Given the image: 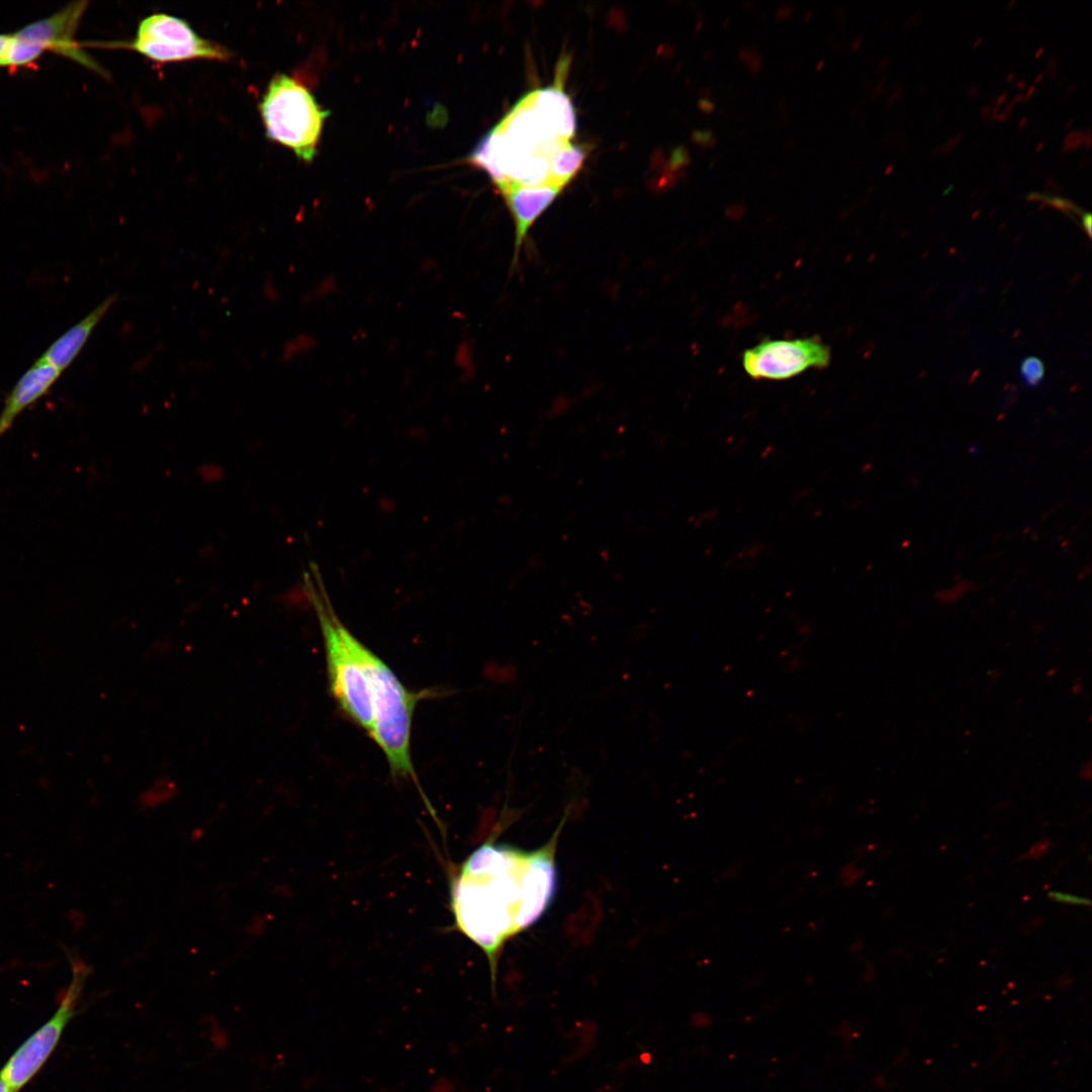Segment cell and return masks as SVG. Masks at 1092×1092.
<instances>
[{
  "mask_svg": "<svg viewBox=\"0 0 1092 1092\" xmlns=\"http://www.w3.org/2000/svg\"><path fill=\"white\" fill-rule=\"evenodd\" d=\"M61 374L62 371L40 358L35 360L5 398L0 414V437L10 430L15 419L24 410L49 392Z\"/></svg>",
  "mask_w": 1092,
  "mask_h": 1092,
  "instance_id": "10",
  "label": "cell"
},
{
  "mask_svg": "<svg viewBox=\"0 0 1092 1092\" xmlns=\"http://www.w3.org/2000/svg\"><path fill=\"white\" fill-rule=\"evenodd\" d=\"M699 106H700V107L702 108V110H704L705 112H711V111H713V110H714V108H715V104H714V102H712V101H710V100H708V99H706V98H702V99H701V100L699 101Z\"/></svg>",
  "mask_w": 1092,
  "mask_h": 1092,
  "instance_id": "20",
  "label": "cell"
},
{
  "mask_svg": "<svg viewBox=\"0 0 1092 1092\" xmlns=\"http://www.w3.org/2000/svg\"><path fill=\"white\" fill-rule=\"evenodd\" d=\"M562 189L563 187L548 181L535 186L509 182L499 190L514 222L512 268H516L519 263L522 249L533 224L552 204Z\"/></svg>",
  "mask_w": 1092,
  "mask_h": 1092,
  "instance_id": "9",
  "label": "cell"
},
{
  "mask_svg": "<svg viewBox=\"0 0 1092 1092\" xmlns=\"http://www.w3.org/2000/svg\"><path fill=\"white\" fill-rule=\"evenodd\" d=\"M365 660L373 706L370 737L383 752L390 775L418 785L411 755V736L414 712L422 694L404 687L393 670L368 647Z\"/></svg>",
  "mask_w": 1092,
  "mask_h": 1092,
  "instance_id": "3",
  "label": "cell"
},
{
  "mask_svg": "<svg viewBox=\"0 0 1092 1092\" xmlns=\"http://www.w3.org/2000/svg\"><path fill=\"white\" fill-rule=\"evenodd\" d=\"M830 359V348L812 337L762 341L744 352L742 364L753 379L784 380L811 368H825Z\"/></svg>",
  "mask_w": 1092,
  "mask_h": 1092,
  "instance_id": "7",
  "label": "cell"
},
{
  "mask_svg": "<svg viewBox=\"0 0 1092 1092\" xmlns=\"http://www.w3.org/2000/svg\"><path fill=\"white\" fill-rule=\"evenodd\" d=\"M9 40L10 34H0V66L5 65V55Z\"/></svg>",
  "mask_w": 1092,
  "mask_h": 1092,
  "instance_id": "17",
  "label": "cell"
},
{
  "mask_svg": "<svg viewBox=\"0 0 1092 1092\" xmlns=\"http://www.w3.org/2000/svg\"><path fill=\"white\" fill-rule=\"evenodd\" d=\"M1019 370L1024 384L1028 387L1037 386L1044 376V365L1042 361L1035 356L1024 358L1020 364Z\"/></svg>",
  "mask_w": 1092,
  "mask_h": 1092,
  "instance_id": "13",
  "label": "cell"
},
{
  "mask_svg": "<svg viewBox=\"0 0 1092 1092\" xmlns=\"http://www.w3.org/2000/svg\"><path fill=\"white\" fill-rule=\"evenodd\" d=\"M528 850L488 839L463 860L451 882L454 928L485 954L492 986L506 942L537 922L557 892L556 845Z\"/></svg>",
  "mask_w": 1092,
  "mask_h": 1092,
  "instance_id": "1",
  "label": "cell"
},
{
  "mask_svg": "<svg viewBox=\"0 0 1092 1092\" xmlns=\"http://www.w3.org/2000/svg\"><path fill=\"white\" fill-rule=\"evenodd\" d=\"M1080 777L1082 779H1084V780H1089L1090 779V777H1091V762H1090V760L1086 761L1080 767Z\"/></svg>",
  "mask_w": 1092,
  "mask_h": 1092,
  "instance_id": "18",
  "label": "cell"
},
{
  "mask_svg": "<svg viewBox=\"0 0 1092 1092\" xmlns=\"http://www.w3.org/2000/svg\"><path fill=\"white\" fill-rule=\"evenodd\" d=\"M693 138L698 144L704 146H713L715 143V138L711 129L697 130L694 132Z\"/></svg>",
  "mask_w": 1092,
  "mask_h": 1092,
  "instance_id": "16",
  "label": "cell"
},
{
  "mask_svg": "<svg viewBox=\"0 0 1092 1092\" xmlns=\"http://www.w3.org/2000/svg\"><path fill=\"white\" fill-rule=\"evenodd\" d=\"M585 156L583 146L566 143L550 160L549 181L564 188L580 170Z\"/></svg>",
  "mask_w": 1092,
  "mask_h": 1092,
  "instance_id": "12",
  "label": "cell"
},
{
  "mask_svg": "<svg viewBox=\"0 0 1092 1092\" xmlns=\"http://www.w3.org/2000/svg\"><path fill=\"white\" fill-rule=\"evenodd\" d=\"M304 582L316 612L323 639L329 689L340 710L369 736L373 728L372 692L365 650L338 619L320 579L317 587L304 575Z\"/></svg>",
  "mask_w": 1092,
  "mask_h": 1092,
  "instance_id": "2",
  "label": "cell"
},
{
  "mask_svg": "<svg viewBox=\"0 0 1092 1092\" xmlns=\"http://www.w3.org/2000/svg\"><path fill=\"white\" fill-rule=\"evenodd\" d=\"M72 967V981L54 1015L14 1052L0 1072L14 1092L26 1085L43 1066L75 1012L88 968L82 962H74Z\"/></svg>",
  "mask_w": 1092,
  "mask_h": 1092,
  "instance_id": "5",
  "label": "cell"
},
{
  "mask_svg": "<svg viewBox=\"0 0 1092 1092\" xmlns=\"http://www.w3.org/2000/svg\"><path fill=\"white\" fill-rule=\"evenodd\" d=\"M0 1092H14L0 1076Z\"/></svg>",
  "mask_w": 1092,
  "mask_h": 1092,
  "instance_id": "21",
  "label": "cell"
},
{
  "mask_svg": "<svg viewBox=\"0 0 1092 1092\" xmlns=\"http://www.w3.org/2000/svg\"><path fill=\"white\" fill-rule=\"evenodd\" d=\"M1049 897L1054 901H1057V902H1060V903H1066V904H1070V905H1082V906L1083 905L1084 906L1085 905L1086 906L1090 905V901L1088 899H1086V898H1082V897H1079V896L1066 894V893H1062V892H1057V891L1050 892Z\"/></svg>",
  "mask_w": 1092,
  "mask_h": 1092,
  "instance_id": "14",
  "label": "cell"
},
{
  "mask_svg": "<svg viewBox=\"0 0 1092 1092\" xmlns=\"http://www.w3.org/2000/svg\"><path fill=\"white\" fill-rule=\"evenodd\" d=\"M1051 845H1052L1051 841L1048 840V839L1039 840L1036 843H1034L1029 848V850L1027 852H1025L1021 857L1022 858H1038V857L1044 855L1050 850Z\"/></svg>",
  "mask_w": 1092,
  "mask_h": 1092,
  "instance_id": "15",
  "label": "cell"
},
{
  "mask_svg": "<svg viewBox=\"0 0 1092 1092\" xmlns=\"http://www.w3.org/2000/svg\"><path fill=\"white\" fill-rule=\"evenodd\" d=\"M127 46L159 63L193 59L228 61L232 57L225 48L199 36L185 20L166 13L144 18Z\"/></svg>",
  "mask_w": 1092,
  "mask_h": 1092,
  "instance_id": "6",
  "label": "cell"
},
{
  "mask_svg": "<svg viewBox=\"0 0 1092 1092\" xmlns=\"http://www.w3.org/2000/svg\"><path fill=\"white\" fill-rule=\"evenodd\" d=\"M1082 224L1087 236L1091 237V215L1090 213H1084L1082 217Z\"/></svg>",
  "mask_w": 1092,
  "mask_h": 1092,
  "instance_id": "19",
  "label": "cell"
},
{
  "mask_svg": "<svg viewBox=\"0 0 1092 1092\" xmlns=\"http://www.w3.org/2000/svg\"><path fill=\"white\" fill-rule=\"evenodd\" d=\"M259 109L270 140L288 147L305 162L313 159L329 111L301 83L285 74L275 75Z\"/></svg>",
  "mask_w": 1092,
  "mask_h": 1092,
  "instance_id": "4",
  "label": "cell"
},
{
  "mask_svg": "<svg viewBox=\"0 0 1092 1092\" xmlns=\"http://www.w3.org/2000/svg\"><path fill=\"white\" fill-rule=\"evenodd\" d=\"M87 4V1L71 3L49 18L21 28L13 33V36L37 47L42 52L53 51L102 74L103 70L74 39Z\"/></svg>",
  "mask_w": 1092,
  "mask_h": 1092,
  "instance_id": "8",
  "label": "cell"
},
{
  "mask_svg": "<svg viewBox=\"0 0 1092 1092\" xmlns=\"http://www.w3.org/2000/svg\"><path fill=\"white\" fill-rule=\"evenodd\" d=\"M116 300L117 294L106 297L84 318L55 340L39 358L63 372L77 358L95 327Z\"/></svg>",
  "mask_w": 1092,
  "mask_h": 1092,
  "instance_id": "11",
  "label": "cell"
}]
</instances>
